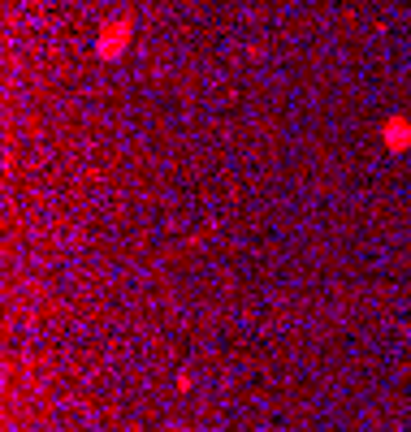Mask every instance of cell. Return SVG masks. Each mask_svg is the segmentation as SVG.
Wrapping results in <instances>:
<instances>
[{"label": "cell", "mask_w": 411, "mask_h": 432, "mask_svg": "<svg viewBox=\"0 0 411 432\" xmlns=\"http://www.w3.org/2000/svg\"><path fill=\"white\" fill-rule=\"evenodd\" d=\"M385 139H390V147H407V143H411V126H407V122H390Z\"/></svg>", "instance_id": "1"}]
</instances>
